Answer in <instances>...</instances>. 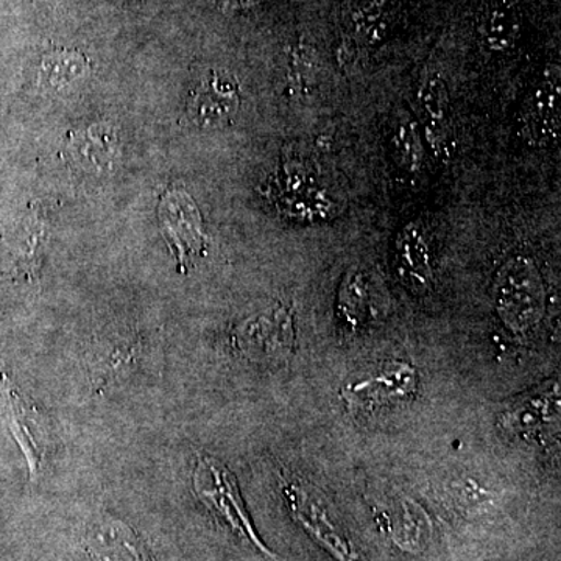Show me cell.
Returning <instances> with one entry per match:
<instances>
[{
    "mask_svg": "<svg viewBox=\"0 0 561 561\" xmlns=\"http://www.w3.org/2000/svg\"><path fill=\"white\" fill-rule=\"evenodd\" d=\"M494 309L508 330L527 334L546 311V287L540 268L524 254L508 257L491 284Z\"/></svg>",
    "mask_w": 561,
    "mask_h": 561,
    "instance_id": "6da1fadb",
    "label": "cell"
},
{
    "mask_svg": "<svg viewBox=\"0 0 561 561\" xmlns=\"http://www.w3.org/2000/svg\"><path fill=\"white\" fill-rule=\"evenodd\" d=\"M195 496L205 505L217 522L228 527L241 540L249 542L262 556L276 559L275 553L261 540L254 529L245 502L242 500L238 479L216 457L202 454L192 478Z\"/></svg>",
    "mask_w": 561,
    "mask_h": 561,
    "instance_id": "7a4b0ae2",
    "label": "cell"
},
{
    "mask_svg": "<svg viewBox=\"0 0 561 561\" xmlns=\"http://www.w3.org/2000/svg\"><path fill=\"white\" fill-rule=\"evenodd\" d=\"M420 375L405 360H386L346 381L342 401L350 412L368 415L411 400L419 390Z\"/></svg>",
    "mask_w": 561,
    "mask_h": 561,
    "instance_id": "3957f363",
    "label": "cell"
},
{
    "mask_svg": "<svg viewBox=\"0 0 561 561\" xmlns=\"http://www.w3.org/2000/svg\"><path fill=\"white\" fill-rule=\"evenodd\" d=\"M284 502L291 519L335 561H359L345 530L339 526L327 501L312 483L298 478H284L280 483Z\"/></svg>",
    "mask_w": 561,
    "mask_h": 561,
    "instance_id": "277c9868",
    "label": "cell"
},
{
    "mask_svg": "<svg viewBox=\"0 0 561 561\" xmlns=\"http://www.w3.org/2000/svg\"><path fill=\"white\" fill-rule=\"evenodd\" d=\"M0 391L7 426L24 453L31 478H38L51 446L49 420L16 389L7 373H0Z\"/></svg>",
    "mask_w": 561,
    "mask_h": 561,
    "instance_id": "5b68a950",
    "label": "cell"
},
{
    "mask_svg": "<svg viewBox=\"0 0 561 561\" xmlns=\"http://www.w3.org/2000/svg\"><path fill=\"white\" fill-rule=\"evenodd\" d=\"M279 173L278 205L291 219L327 221L337 216L341 206L311 165L290 161Z\"/></svg>",
    "mask_w": 561,
    "mask_h": 561,
    "instance_id": "8992f818",
    "label": "cell"
},
{
    "mask_svg": "<svg viewBox=\"0 0 561 561\" xmlns=\"http://www.w3.org/2000/svg\"><path fill=\"white\" fill-rule=\"evenodd\" d=\"M518 133L534 149L557 142L561 127V81L559 66H549L524 99Z\"/></svg>",
    "mask_w": 561,
    "mask_h": 561,
    "instance_id": "52a82bcc",
    "label": "cell"
},
{
    "mask_svg": "<svg viewBox=\"0 0 561 561\" xmlns=\"http://www.w3.org/2000/svg\"><path fill=\"white\" fill-rule=\"evenodd\" d=\"M295 339L291 312L278 308L242 323L236 331L234 345L249 359L284 362L294 354Z\"/></svg>",
    "mask_w": 561,
    "mask_h": 561,
    "instance_id": "ba28073f",
    "label": "cell"
},
{
    "mask_svg": "<svg viewBox=\"0 0 561 561\" xmlns=\"http://www.w3.org/2000/svg\"><path fill=\"white\" fill-rule=\"evenodd\" d=\"M160 221L181 271H186L205 253V232L197 206L184 192H168L161 201Z\"/></svg>",
    "mask_w": 561,
    "mask_h": 561,
    "instance_id": "9c48e42d",
    "label": "cell"
},
{
    "mask_svg": "<svg viewBox=\"0 0 561 561\" xmlns=\"http://www.w3.org/2000/svg\"><path fill=\"white\" fill-rule=\"evenodd\" d=\"M415 117L427 151L434 157H448L451 146V108L445 80L437 73H427L415 91Z\"/></svg>",
    "mask_w": 561,
    "mask_h": 561,
    "instance_id": "30bf717a",
    "label": "cell"
},
{
    "mask_svg": "<svg viewBox=\"0 0 561 561\" xmlns=\"http://www.w3.org/2000/svg\"><path fill=\"white\" fill-rule=\"evenodd\" d=\"M394 0H354L350 7L341 61L357 60L389 35L394 21Z\"/></svg>",
    "mask_w": 561,
    "mask_h": 561,
    "instance_id": "8fae6325",
    "label": "cell"
},
{
    "mask_svg": "<svg viewBox=\"0 0 561 561\" xmlns=\"http://www.w3.org/2000/svg\"><path fill=\"white\" fill-rule=\"evenodd\" d=\"M394 268L404 286L424 295L434 286V260L430 236L420 220L405 224L394 238Z\"/></svg>",
    "mask_w": 561,
    "mask_h": 561,
    "instance_id": "7c38bea8",
    "label": "cell"
},
{
    "mask_svg": "<svg viewBox=\"0 0 561 561\" xmlns=\"http://www.w3.org/2000/svg\"><path fill=\"white\" fill-rule=\"evenodd\" d=\"M239 106L241 94L238 81L225 72H209L192 91L187 111L198 127L220 128L230 124Z\"/></svg>",
    "mask_w": 561,
    "mask_h": 561,
    "instance_id": "4fadbf2b",
    "label": "cell"
},
{
    "mask_svg": "<svg viewBox=\"0 0 561 561\" xmlns=\"http://www.w3.org/2000/svg\"><path fill=\"white\" fill-rule=\"evenodd\" d=\"M560 416L559 381L527 393L500 415V427L508 435L534 437L556 426Z\"/></svg>",
    "mask_w": 561,
    "mask_h": 561,
    "instance_id": "5bb4252c",
    "label": "cell"
},
{
    "mask_svg": "<svg viewBox=\"0 0 561 561\" xmlns=\"http://www.w3.org/2000/svg\"><path fill=\"white\" fill-rule=\"evenodd\" d=\"M84 548L92 561H153L138 531L108 516L88 527Z\"/></svg>",
    "mask_w": 561,
    "mask_h": 561,
    "instance_id": "9a60e30c",
    "label": "cell"
},
{
    "mask_svg": "<svg viewBox=\"0 0 561 561\" xmlns=\"http://www.w3.org/2000/svg\"><path fill=\"white\" fill-rule=\"evenodd\" d=\"M522 14L511 0H491L479 14V41L491 54L512 50L522 36Z\"/></svg>",
    "mask_w": 561,
    "mask_h": 561,
    "instance_id": "2e32d148",
    "label": "cell"
},
{
    "mask_svg": "<svg viewBox=\"0 0 561 561\" xmlns=\"http://www.w3.org/2000/svg\"><path fill=\"white\" fill-rule=\"evenodd\" d=\"M389 146L394 164L402 172L419 175L423 171L427 160V147L415 114L411 110H398L391 117Z\"/></svg>",
    "mask_w": 561,
    "mask_h": 561,
    "instance_id": "e0dca14e",
    "label": "cell"
},
{
    "mask_svg": "<svg viewBox=\"0 0 561 561\" xmlns=\"http://www.w3.org/2000/svg\"><path fill=\"white\" fill-rule=\"evenodd\" d=\"M370 284L367 275L356 268L346 272L339 287L337 305H335L339 323L345 331H360L370 319Z\"/></svg>",
    "mask_w": 561,
    "mask_h": 561,
    "instance_id": "ac0fdd59",
    "label": "cell"
},
{
    "mask_svg": "<svg viewBox=\"0 0 561 561\" xmlns=\"http://www.w3.org/2000/svg\"><path fill=\"white\" fill-rule=\"evenodd\" d=\"M262 2H265V0H224L221 10L225 13H236V11L253 9V7L260 5Z\"/></svg>",
    "mask_w": 561,
    "mask_h": 561,
    "instance_id": "d6986e66",
    "label": "cell"
}]
</instances>
